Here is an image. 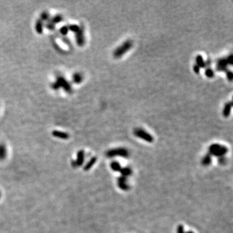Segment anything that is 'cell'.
<instances>
[{"instance_id":"1","label":"cell","mask_w":233,"mask_h":233,"mask_svg":"<svg viewBox=\"0 0 233 233\" xmlns=\"http://www.w3.org/2000/svg\"><path fill=\"white\" fill-rule=\"evenodd\" d=\"M133 41L131 40H127L121 45L116 47L113 53V56L115 58H121L128 51H129L133 47Z\"/></svg>"},{"instance_id":"2","label":"cell","mask_w":233,"mask_h":233,"mask_svg":"<svg viewBox=\"0 0 233 233\" xmlns=\"http://www.w3.org/2000/svg\"><path fill=\"white\" fill-rule=\"evenodd\" d=\"M209 154L211 156L221 158V157L225 156L228 150L226 146L218 144V143H214L209 146Z\"/></svg>"},{"instance_id":"3","label":"cell","mask_w":233,"mask_h":233,"mask_svg":"<svg viewBox=\"0 0 233 233\" xmlns=\"http://www.w3.org/2000/svg\"><path fill=\"white\" fill-rule=\"evenodd\" d=\"M106 155L109 158H115V157L128 158L129 157V152L128 150L125 148H112L107 150L106 153Z\"/></svg>"},{"instance_id":"4","label":"cell","mask_w":233,"mask_h":233,"mask_svg":"<svg viewBox=\"0 0 233 233\" xmlns=\"http://www.w3.org/2000/svg\"><path fill=\"white\" fill-rule=\"evenodd\" d=\"M133 135L137 138H139L147 142L152 143L154 142V137L150 133L141 128H136L133 131Z\"/></svg>"},{"instance_id":"5","label":"cell","mask_w":233,"mask_h":233,"mask_svg":"<svg viewBox=\"0 0 233 233\" xmlns=\"http://www.w3.org/2000/svg\"><path fill=\"white\" fill-rule=\"evenodd\" d=\"M56 82L59 84L60 88H62L64 90L69 94L72 93L73 92V89L72 88H71V86L70 83L65 78L63 77H61V76H59V77H57L56 79Z\"/></svg>"},{"instance_id":"6","label":"cell","mask_w":233,"mask_h":233,"mask_svg":"<svg viewBox=\"0 0 233 233\" xmlns=\"http://www.w3.org/2000/svg\"><path fill=\"white\" fill-rule=\"evenodd\" d=\"M76 43L80 47H82L86 43V38L84 34V27L83 25L80 26V29L77 33H75Z\"/></svg>"},{"instance_id":"7","label":"cell","mask_w":233,"mask_h":233,"mask_svg":"<svg viewBox=\"0 0 233 233\" xmlns=\"http://www.w3.org/2000/svg\"><path fill=\"white\" fill-rule=\"evenodd\" d=\"M85 159V153L83 150H80L77 152V159L71 161V165L73 168L80 167L83 164Z\"/></svg>"},{"instance_id":"8","label":"cell","mask_w":233,"mask_h":233,"mask_svg":"<svg viewBox=\"0 0 233 233\" xmlns=\"http://www.w3.org/2000/svg\"><path fill=\"white\" fill-rule=\"evenodd\" d=\"M228 63L226 58H221L216 60V69L219 72H226L228 70Z\"/></svg>"},{"instance_id":"9","label":"cell","mask_w":233,"mask_h":233,"mask_svg":"<svg viewBox=\"0 0 233 233\" xmlns=\"http://www.w3.org/2000/svg\"><path fill=\"white\" fill-rule=\"evenodd\" d=\"M117 185L120 189L122 190L127 191L129 189V186L127 183V177L124 176H120L117 179Z\"/></svg>"},{"instance_id":"10","label":"cell","mask_w":233,"mask_h":233,"mask_svg":"<svg viewBox=\"0 0 233 233\" xmlns=\"http://www.w3.org/2000/svg\"><path fill=\"white\" fill-rule=\"evenodd\" d=\"M52 135L57 138L59 139H68L69 138V134L64 132H60V131H58V130H54L52 132Z\"/></svg>"},{"instance_id":"11","label":"cell","mask_w":233,"mask_h":233,"mask_svg":"<svg viewBox=\"0 0 233 233\" xmlns=\"http://www.w3.org/2000/svg\"><path fill=\"white\" fill-rule=\"evenodd\" d=\"M232 104L231 101L227 102L225 104V106H224L223 110L222 111V113L224 117H228V116H229L231 109H232Z\"/></svg>"},{"instance_id":"12","label":"cell","mask_w":233,"mask_h":233,"mask_svg":"<svg viewBox=\"0 0 233 233\" xmlns=\"http://www.w3.org/2000/svg\"><path fill=\"white\" fill-rule=\"evenodd\" d=\"M7 155V149L5 144L0 143V161L5 160Z\"/></svg>"},{"instance_id":"13","label":"cell","mask_w":233,"mask_h":233,"mask_svg":"<svg viewBox=\"0 0 233 233\" xmlns=\"http://www.w3.org/2000/svg\"><path fill=\"white\" fill-rule=\"evenodd\" d=\"M83 80H84V77L82 74L79 72L74 73L72 76V80L76 84H80L83 81Z\"/></svg>"},{"instance_id":"14","label":"cell","mask_w":233,"mask_h":233,"mask_svg":"<svg viewBox=\"0 0 233 233\" xmlns=\"http://www.w3.org/2000/svg\"><path fill=\"white\" fill-rule=\"evenodd\" d=\"M43 21H42L40 19L37 20L35 24V30L37 33L39 34H42L43 31Z\"/></svg>"},{"instance_id":"15","label":"cell","mask_w":233,"mask_h":233,"mask_svg":"<svg viewBox=\"0 0 233 233\" xmlns=\"http://www.w3.org/2000/svg\"><path fill=\"white\" fill-rule=\"evenodd\" d=\"M196 64L198 65L200 69L205 68V61L204 60L202 56L198 55L196 56Z\"/></svg>"},{"instance_id":"16","label":"cell","mask_w":233,"mask_h":233,"mask_svg":"<svg viewBox=\"0 0 233 233\" xmlns=\"http://www.w3.org/2000/svg\"><path fill=\"white\" fill-rule=\"evenodd\" d=\"M211 163H212V156L209 154H206L203 157V159H201V164L204 166V167L209 166Z\"/></svg>"},{"instance_id":"17","label":"cell","mask_w":233,"mask_h":233,"mask_svg":"<svg viewBox=\"0 0 233 233\" xmlns=\"http://www.w3.org/2000/svg\"><path fill=\"white\" fill-rule=\"evenodd\" d=\"M119 172L120 173V174H121L122 176L128 177V176H131L133 172H132V170L131 168L125 167V168H122L121 169H120Z\"/></svg>"},{"instance_id":"18","label":"cell","mask_w":233,"mask_h":233,"mask_svg":"<svg viewBox=\"0 0 233 233\" xmlns=\"http://www.w3.org/2000/svg\"><path fill=\"white\" fill-rule=\"evenodd\" d=\"M97 160V159L96 157H93V158H92L90 160H89L84 168V170L85 171H88L89 170H90L93 167V165L96 163Z\"/></svg>"},{"instance_id":"19","label":"cell","mask_w":233,"mask_h":233,"mask_svg":"<svg viewBox=\"0 0 233 233\" xmlns=\"http://www.w3.org/2000/svg\"><path fill=\"white\" fill-rule=\"evenodd\" d=\"M110 167L111 168V170H113V171L114 172H120V169L122 168L121 166H120V163H118L117 161H113V162H111V164H110Z\"/></svg>"},{"instance_id":"20","label":"cell","mask_w":233,"mask_h":233,"mask_svg":"<svg viewBox=\"0 0 233 233\" xmlns=\"http://www.w3.org/2000/svg\"><path fill=\"white\" fill-rule=\"evenodd\" d=\"M63 20H64V18L61 14H56L55 16H53L52 18L49 20H50L51 22H53V23L55 25L56 24L60 23V22L63 21Z\"/></svg>"},{"instance_id":"21","label":"cell","mask_w":233,"mask_h":233,"mask_svg":"<svg viewBox=\"0 0 233 233\" xmlns=\"http://www.w3.org/2000/svg\"><path fill=\"white\" fill-rule=\"evenodd\" d=\"M40 19L42 21H49L50 20V14L47 11H43L40 14Z\"/></svg>"},{"instance_id":"22","label":"cell","mask_w":233,"mask_h":233,"mask_svg":"<svg viewBox=\"0 0 233 233\" xmlns=\"http://www.w3.org/2000/svg\"><path fill=\"white\" fill-rule=\"evenodd\" d=\"M205 75L207 77L209 78H213L214 76V70L210 68H207L205 69Z\"/></svg>"},{"instance_id":"23","label":"cell","mask_w":233,"mask_h":233,"mask_svg":"<svg viewBox=\"0 0 233 233\" xmlns=\"http://www.w3.org/2000/svg\"><path fill=\"white\" fill-rule=\"evenodd\" d=\"M68 28H69V30L71 31V32H73L75 34L76 33L78 32V30L80 29V26L76 24H71L68 25Z\"/></svg>"},{"instance_id":"24","label":"cell","mask_w":233,"mask_h":233,"mask_svg":"<svg viewBox=\"0 0 233 233\" xmlns=\"http://www.w3.org/2000/svg\"><path fill=\"white\" fill-rule=\"evenodd\" d=\"M60 34L62 35V36H66L67 34H68L69 33V28H68V26L67 25H64L63 27H62L60 29Z\"/></svg>"},{"instance_id":"25","label":"cell","mask_w":233,"mask_h":233,"mask_svg":"<svg viewBox=\"0 0 233 233\" xmlns=\"http://www.w3.org/2000/svg\"><path fill=\"white\" fill-rule=\"evenodd\" d=\"M45 27H46L47 29L50 30H53L55 28V25L54 24L53 22H51L50 20H49L47 21V23L45 24Z\"/></svg>"},{"instance_id":"26","label":"cell","mask_w":233,"mask_h":233,"mask_svg":"<svg viewBox=\"0 0 233 233\" xmlns=\"http://www.w3.org/2000/svg\"><path fill=\"white\" fill-rule=\"evenodd\" d=\"M226 77H227V78L228 80H229V81H232V78H233V73H232V71H231V70H227L226 72Z\"/></svg>"},{"instance_id":"27","label":"cell","mask_w":233,"mask_h":233,"mask_svg":"<svg viewBox=\"0 0 233 233\" xmlns=\"http://www.w3.org/2000/svg\"><path fill=\"white\" fill-rule=\"evenodd\" d=\"M51 88L53 89H54V90H56V91L58 90V89L60 88L59 84H58L56 81L54 82L53 83H52L51 85Z\"/></svg>"},{"instance_id":"28","label":"cell","mask_w":233,"mask_h":233,"mask_svg":"<svg viewBox=\"0 0 233 233\" xmlns=\"http://www.w3.org/2000/svg\"><path fill=\"white\" fill-rule=\"evenodd\" d=\"M226 59H227V63H228V65H232V62H233V56H232V55H228L226 58Z\"/></svg>"},{"instance_id":"29","label":"cell","mask_w":233,"mask_h":233,"mask_svg":"<svg viewBox=\"0 0 233 233\" xmlns=\"http://www.w3.org/2000/svg\"><path fill=\"white\" fill-rule=\"evenodd\" d=\"M177 233H185L184 231V227L183 225H179L177 228Z\"/></svg>"},{"instance_id":"30","label":"cell","mask_w":233,"mask_h":233,"mask_svg":"<svg viewBox=\"0 0 233 233\" xmlns=\"http://www.w3.org/2000/svg\"><path fill=\"white\" fill-rule=\"evenodd\" d=\"M218 162L219 164H224L225 163H226V158H225V156L224 157H221V158H218Z\"/></svg>"},{"instance_id":"31","label":"cell","mask_w":233,"mask_h":233,"mask_svg":"<svg viewBox=\"0 0 233 233\" xmlns=\"http://www.w3.org/2000/svg\"><path fill=\"white\" fill-rule=\"evenodd\" d=\"M193 70H194V71L196 74H199V71H200V68L196 64H195L193 66Z\"/></svg>"},{"instance_id":"32","label":"cell","mask_w":233,"mask_h":233,"mask_svg":"<svg viewBox=\"0 0 233 233\" xmlns=\"http://www.w3.org/2000/svg\"><path fill=\"white\" fill-rule=\"evenodd\" d=\"M63 41H64V42L65 43H66L67 45H70V42H69V40L68 38H65V37H64V38H63Z\"/></svg>"},{"instance_id":"33","label":"cell","mask_w":233,"mask_h":233,"mask_svg":"<svg viewBox=\"0 0 233 233\" xmlns=\"http://www.w3.org/2000/svg\"><path fill=\"white\" fill-rule=\"evenodd\" d=\"M1 197H2V193H1V192H0V198H1Z\"/></svg>"}]
</instances>
